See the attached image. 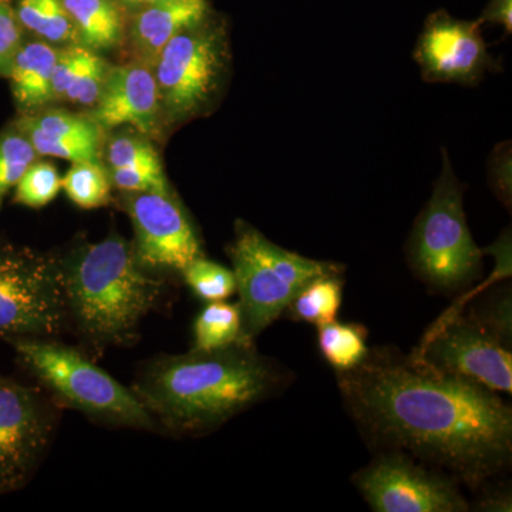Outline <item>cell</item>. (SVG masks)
<instances>
[{"mask_svg": "<svg viewBox=\"0 0 512 512\" xmlns=\"http://www.w3.org/2000/svg\"><path fill=\"white\" fill-rule=\"evenodd\" d=\"M18 362L59 402L103 423L157 430L158 424L133 390L117 382L72 346L53 339L10 340Z\"/></svg>", "mask_w": 512, "mask_h": 512, "instance_id": "obj_6", "label": "cell"}, {"mask_svg": "<svg viewBox=\"0 0 512 512\" xmlns=\"http://www.w3.org/2000/svg\"><path fill=\"white\" fill-rule=\"evenodd\" d=\"M318 328V348L323 359L333 367L335 373L355 369L369 352V329L363 323H322Z\"/></svg>", "mask_w": 512, "mask_h": 512, "instance_id": "obj_18", "label": "cell"}, {"mask_svg": "<svg viewBox=\"0 0 512 512\" xmlns=\"http://www.w3.org/2000/svg\"><path fill=\"white\" fill-rule=\"evenodd\" d=\"M424 80L474 83L491 64L477 23L436 16L427 23L414 52Z\"/></svg>", "mask_w": 512, "mask_h": 512, "instance_id": "obj_13", "label": "cell"}, {"mask_svg": "<svg viewBox=\"0 0 512 512\" xmlns=\"http://www.w3.org/2000/svg\"><path fill=\"white\" fill-rule=\"evenodd\" d=\"M293 373L254 342L161 356L144 367L133 393L158 426L202 436L291 386Z\"/></svg>", "mask_w": 512, "mask_h": 512, "instance_id": "obj_2", "label": "cell"}, {"mask_svg": "<svg viewBox=\"0 0 512 512\" xmlns=\"http://www.w3.org/2000/svg\"><path fill=\"white\" fill-rule=\"evenodd\" d=\"M414 355L440 372L481 384L493 392H512V353L468 315L426 330Z\"/></svg>", "mask_w": 512, "mask_h": 512, "instance_id": "obj_10", "label": "cell"}, {"mask_svg": "<svg viewBox=\"0 0 512 512\" xmlns=\"http://www.w3.org/2000/svg\"><path fill=\"white\" fill-rule=\"evenodd\" d=\"M55 430V414L40 394L0 376V494L29 483Z\"/></svg>", "mask_w": 512, "mask_h": 512, "instance_id": "obj_11", "label": "cell"}, {"mask_svg": "<svg viewBox=\"0 0 512 512\" xmlns=\"http://www.w3.org/2000/svg\"><path fill=\"white\" fill-rule=\"evenodd\" d=\"M36 156L35 148L18 128L0 136V207L10 188L18 184Z\"/></svg>", "mask_w": 512, "mask_h": 512, "instance_id": "obj_26", "label": "cell"}, {"mask_svg": "<svg viewBox=\"0 0 512 512\" xmlns=\"http://www.w3.org/2000/svg\"><path fill=\"white\" fill-rule=\"evenodd\" d=\"M242 318V340L255 339L284 316L292 299L320 276L345 274L338 262L318 261L269 241L244 221L229 248Z\"/></svg>", "mask_w": 512, "mask_h": 512, "instance_id": "obj_4", "label": "cell"}, {"mask_svg": "<svg viewBox=\"0 0 512 512\" xmlns=\"http://www.w3.org/2000/svg\"><path fill=\"white\" fill-rule=\"evenodd\" d=\"M477 504L471 507L474 511L511 512L512 495L510 485H497L493 480L478 488Z\"/></svg>", "mask_w": 512, "mask_h": 512, "instance_id": "obj_34", "label": "cell"}, {"mask_svg": "<svg viewBox=\"0 0 512 512\" xmlns=\"http://www.w3.org/2000/svg\"><path fill=\"white\" fill-rule=\"evenodd\" d=\"M207 16L205 0H160L147 5L133 23V40L137 52L156 62L161 50L185 30L200 26Z\"/></svg>", "mask_w": 512, "mask_h": 512, "instance_id": "obj_15", "label": "cell"}, {"mask_svg": "<svg viewBox=\"0 0 512 512\" xmlns=\"http://www.w3.org/2000/svg\"><path fill=\"white\" fill-rule=\"evenodd\" d=\"M160 97L154 72L144 63L111 67L89 119L100 128L131 126L141 134L156 133Z\"/></svg>", "mask_w": 512, "mask_h": 512, "instance_id": "obj_14", "label": "cell"}, {"mask_svg": "<svg viewBox=\"0 0 512 512\" xmlns=\"http://www.w3.org/2000/svg\"><path fill=\"white\" fill-rule=\"evenodd\" d=\"M62 188L70 201L84 210L104 207L110 201V175L100 163H73L62 178Z\"/></svg>", "mask_w": 512, "mask_h": 512, "instance_id": "obj_22", "label": "cell"}, {"mask_svg": "<svg viewBox=\"0 0 512 512\" xmlns=\"http://www.w3.org/2000/svg\"><path fill=\"white\" fill-rule=\"evenodd\" d=\"M20 25L52 43L76 42L77 30L62 0H19Z\"/></svg>", "mask_w": 512, "mask_h": 512, "instance_id": "obj_21", "label": "cell"}, {"mask_svg": "<svg viewBox=\"0 0 512 512\" xmlns=\"http://www.w3.org/2000/svg\"><path fill=\"white\" fill-rule=\"evenodd\" d=\"M227 64L220 30H185L171 39L156 59L160 106L171 121L201 113L217 96Z\"/></svg>", "mask_w": 512, "mask_h": 512, "instance_id": "obj_9", "label": "cell"}, {"mask_svg": "<svg viewBox=\"0 0 512 512\" xmlns=\"http://www.w3.org/2000/svg\"><path fill=\"white\" fill-rule=\"evenodd\" d=\"M111 185L124 192H154L170 195L164 171L138 170V168H111Z\"/></svg>", "mask_w": 512, "mask_h": 512, "instance_id": "obj_31", "label": "cell"}, {"mask_svg": "<svg viewBox=\"0 0 512 512\" xmlns=\"http://www.w3.org/2000/svg\"><path fill=\"white\" fill-rule=\"evenodd\" d=\"M84 47L70 46L67 49L59 50L53 69L52 89L55 99H63L67 87L72 82L74 72L82 59Z\"/></svg>", "mask_w": 512, "mask_h": 512, "instance_id": "obj_33", "label": "cell"}, {"mask_svg": "<svg viewBox=\"0 0 512 512\" xmlns=\"http://www.w3.org/2000/svg\"><path fill=\"white\" fill-rule=\"evenodd\" d=\"M16 204L29 208H42L50 204L62 190V178L52 164L36 163L29 165L25 174L15 185Z\"/></svg>", "mask_w": 512, "mask_h": 512, "instance_id": "obj_27", "label": "cell"}, {"mask_svg": "<svg viewBox=\"0 0 512 512\" xmlns=\"http://www.w3.org/2000/svg\"><path fill=\"white\" fill-rule=\"evenodd\" d=\"M16 128L23 134L37 154L40 156H50L64 158L72 163H100V144L89 143V141L73 140V138L53 136L45 133L39 128L28 126V124L19 121Z\"/></svg>", "mask_w": 512, "mask_h": 512, "instance_id": "obj_25", "label": "cell"}, {"mask_svg": "<svg viewBox=\"0 0 512 512\" xmlns=\"http://www.w3.org/2000/svg\"><path fill=\"white\" fill-rule=\"evenodd\" d=\"M242 318L238 303L208 302L194 322L195 350L227 348L242 340Z\"/></svg>", "mask_w": 512, "mask_h": 512, "instance_id": "obj_20", "label": "cell"}, {"mask_svg": "<svg viewBox=\"0 0 512 512\" xmlns=\"http://www.w3.org/2000/svg\"><path fill=\"white\" fill-rule=\"evenodd\" d=\"M476 305H471V319L483 326L488 333L500 340L505 348H512V296L511 286L494 289L478 295Z\"/></svg>", "mask_w": 512, "mask_h": 512, "instance_id": "obj_24", "label": "cell"}, {"mask_svg": "<svg viewBox=\"0 0 512 512\" xmlns=\"http://www.w3.org/2000/svg\"><path fill=\"white\" fill-rule=\"evenodd\" d=\"M367 446L397 450L477 491L512 466V409L500 394L434 369L396 346L370 348L336 373Z\"/></svg>", "mask_w": 512, "mask_h": 512, "instance_id": "obj_1", "label": "cell"}, {"mask_svg": "<svg viewBox=\"0 0 512 512\" xmlns=\"http://www.w3.org/2000/svg\"><path fill=\"white\" fill-rule=\"evenodd\" d=\"M16 13L0 0V76L9 77L13 60L22 45V33Z\"/></svg>", "mask_w": 512, "mask_h": 512, "instance_id": "obj_32", "label": "cell"}, {"mask_svg": "<svg viewBox=\"0 0 512 512\" xmlns=\"http://www.w3.org/2000/svg\"><path fill=\"white\" fill-rule=\"evenodd\" d=\"M345 279L343 274L320 276L305 286L292 302L284 315L295 322L322 325L338 319L343 301Z\"/></svg>", "mask_w": 512, "mask_h": 512, "instance_id": "obj_19", "label": "cell"}, {"mask_svg": "<svg viewBox=\"0 0 512 512\" xmlns=\"http://www.w3.org/2000/svg\"><path fill=\"white\" fill-rule=\"evenodd\" d=\"M62 275L67 319L99 349L131 345L167 291L119 235L80 248L63 262Z\"/></svg>", "mask_w": 512, "mask_h": 512, "instance_id": "obj_3", "label": "cell"}, {"mask_svg": "<svg viewBox=\"0 0 512 512\" xmlns=\"http://www.w3.org/2000/svg\"><path fill=\"white\" fill-rule=\"evenodd\" d=\"M28 126L39 128L53 136L73 138L100 144L101 128L90 119L74 116L62 110L47 111L37 117H25L20 120Z\"/></svg>", "mask_w": 512, "mask_h": 512, "instance_id": "obj_29", "label": "cell"}, {"mask_svg": "<svg viewBox=\"0 0 512 512\" xmlns=\"http://www.w3.org/2000/svg\"><path fill=\"white\" fill-rule=\"evenodd\" d=\"M86 47L111 50L123 39V20L111 0H62Z\"/></svg>", "mask_w": 512, "mask_h": 512, "instance_id": "obj_17", "label": "cell"}, {"mask_svg": "<svg viewBox=\"0 0 512 512\" xmlns=\"http://www.w3.org/2000/svg\"><path fill=\"white\" fill-rule=\"evenodd\" d=\"M124 207L134 227V254L151 272L181 274L204 256L197 232L171 195L128 192Z\"/></svg>", "mask_w": 512, "mask_h": 512, "instance_id": "obj_12", "label": "cell"}, {"mask_svg": "<svg viewBox=\"0 0 512 512\" xmlns=\"http://www.w3.org/2000/svg\"><path fill=\"white\" fill-rule=\"evenodd\" d=\"M66 322L62 264L0 245V340L53 339Z\"/></svg>", "mask_w": 512, "mask_h": 512, "instance_id": "obj_7", "label": "cell"}, {"mask_svg": "<svg viewBox=\"0 0 512 512\" xmlns=\"http://www.w3.org/2000/svg\"><path fill=\"white\" fill-rule=\"evenodd\" d=\"M406 252L414 276L439 295L464 292L481 274L484 252L468 228L463 187L447 153L433 194L414 222Z\"/></svg>", "mask_w": 512, "mask_h": 512, "instance_id": "obj_5", "label": "cell"}, {"mask_svg": "<svg viewBox=\"0 0 512 512\" xmlns=\"http://www.w3.org/2000/svg\"><path fill=\"white\" fill-rule=\"evenodd\" d=\"M124 2L128 3V5H151V3L160 2V0H124Z\"/></svg>", "mask_w": 512, "mask_h": 512, "instance_id": "obj_36", "label": "cell"}, {"mask_svg": "<svg viewBox=\"0 0 512 512\" xmlns=\"http://www.w3.org/2000/svg\"><path fill=\"white\" fill-rule=\"evenodd\" d=\"M352 484L376 512L471 511L456 478L403 451H377Z\"/></svg>", "mask_w": 512, "mask_h": 512, "instance_id": "obj_8", "label": "cell"}, {"mask_svg": "<svg viewBox=\"0 0 512 512\" xmlns=\"http://www.w3.org/2000/svg\"><path fill=\"white\" fill-rule=\"evenodd\" d=\"M57 53L59 50L45 42L20 45L9 74L13 97L20 109H37L55 100L52 76Z\"/></svg>", "mask_w": 512, "mask_h": 512, "instance_id": "obj_16", "label": "cell"}, {"mask_svg": "<svg viewBox=\"0 0 512 512\" xmlns=\"http://www.w3.org/2000/svg\"><path fill=\"white\" fill-rule=\"evenodd\" d=\"M483 20L485 22L498 23L504 26L505 30L512 29V0H493L488 9L485 10Z\"/></svg>", "mask_w": 512, "mask_h": 512, "instance_id": "obj_35", "label": "cell"}, {"mask_svg": "<svg viewBox=\"0 0 512 512\" xmlns=\"http://www.w3.org/2000/svg\"><path fill=\"white\" fill-rule=\"evenodd\" d=\"M185 284L190 286L194 295L204 302L227 301L235 292V276L232 269L205 259L204 256L194 259L181 272Z\"/></svg>", "mask_w": 512, "mask_h": 512, "instance_id": "obj_23", "label": "cell"}, {"mask_svg": "<svg viewBox=\"0 0 512 512\" xmlns=\"http://www.w3.org/2000/svg\"><path fill=\"white\" fill-rule=\"evenodd\" d=\"M111 168H138V170L161 171L160 157L146 140L131 136H120L107 148Z\"/></svg>", "mask_w": 512, "mask_h": 512, "instance_id": "obj_30", "label": "cell"}, {"mask_svg": "<svg viewBox=\"0 0 512 512\" xmlns=\"http://www.w3.org/2000/svg\"><path fill=\"white\" fill-rule=\"evenodd\" d=\"M107 70L109 69L104 60L84 47L82 59L63 99L72 101L74 104H82V106H93L99 99Z\"/></svg>", "mask_w": 512, "mask_h": 512, "instance_id": "obj_28", "label": "cell"}]
</instances>
